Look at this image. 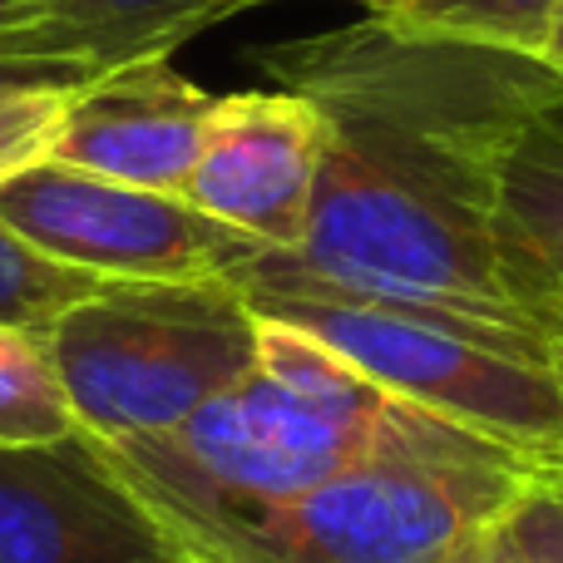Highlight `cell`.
Here are the masks:
<instances>
[{"mask_svg":"<svg viewBox=\"0 0 563 563\" xmlns=\"http://www.w3.org/2000/svg\"><path fill=\"white\" fill-rule=\"evenodd\" d=\"M253 65L321 124L307 233L282 253L291 267L563 346V287L499 213L515 134L563 104L534 55L356 20L263 45Z\"/></svg>","mask_w":563,"mask_h":563,"instance_id":"6da1fadb","label":"cell"},{"mask_svg":"<svg viewBox=\"0 0 563 563\" xmlns=\"http://www.w3.org/2000/svg\"><path fill=\"white\" fill-rule=\"evenodd\" d=\"M228 282L257 317L307 331L386 396L519 450L539 470L563 460L559 341L361 297L291 267L273 247L253 253Z\"/></svg>","mask_w":563,"mask_h":563,"instance_id":"7a4b0ae2","label":"cell"},{"mask_svg":"<svg viewBox=\"0 0 563 563\" xmlns=\"http://www.w3.org/2000/svg\"><path fill=\"white\" fill-rule=\"evenodd\" d=\"M489 445L495 440L470 435L386 390H371L356 406H327L253 366V376L208 400L184 426L164 435L114 440L104 450L119 475L144 495V505L164 519V529H174L223 509L277 505L361 460L396 450L470 455Z\"/></svg>","mask_w":563,"mask_h":563,"instance_id":"3957f363","label":"cell"},{"mask_svg":"<svg viewBox=\"0 0 563 563\" xmlns=\"http://www.w3.org/2000/svg\"><path fill=\"white\" fill-rule=\"evenodd\" d=\"M539 479V460L489 445L470 455H376L277 505L174 525L203 563H460Z\"/></svg>","mask_w":563,"mask_h":563,"instance_id":"277c9868","label":"cell"},{"mask_svg":"<svg viewBox=\"0 0 563 563\" xmlns=\"http://www.w3.org/2000/svg\"><path fill=\"white\" fill-rule=\"evenodd\" d=\"M45 351L85 435H164L257 366V317L233 282H99Z\"/></svg>","mask_w":563,"mask_h":563,"instance_id":"5b68a950","label":"cell"},{"mask_svg":"<svg viewBox=\"0 0 563 563\" xmlns=\"http://www.w3.org/2000/svg\"><path fill=\"white\" fill-rule=\"evenodd\" d=\"M0 223L49 263L104 282H228L263 253L188 198L114 184L55 158L0 188Z\"/></svg>","mask_w":563,"mask_h":563,"instance_id":"8992f818","label":"cell"},{"mask_svg":"<svg viewBox=\"0 0 563 563\" xmlns=\"http://www.w3.org/2000/svg\"><path fill=\"white\" fill-rule=\"evenodd\" d=\"M184 549L85 430L0 450V563H174Z\"/></svg>","mask_w":563,"mask_h":563,"instance_id":"52a82bcc","label":"cell"},{"mask_svg":"<svg viewBox=\"0 0 563 563\" xmlns=\"http://www.w3.org/2000/svg\"><path fill=\"white\" fill-rule=\"evenodd\" d=\"M317 148L321 124L307 99L287 89L223 95L184 198L257 247L291 253L307 233Z\"/></svg>","mask_w":563,"mask_h":563,"instance_id":"ba28073f","label":"cell"},{"mask_svg":"<svg viewBox=\"0 0 563 563\" xmlns=\"http://www.w3.org/2000/svg\"><path fill=\"white\" fill-rule=\"evenodd\" d=\"M218 99L174 69V59H148L95 75L69 99L55 139V164L114 178V184L178 194L208 144Z\"/></svg>","mask_w":563,"mask_h":563,"instance_id":"9c48e42d","label":"cell"},{"mask_svg":"<svg viewBox=\"0 0 563 563\" xmlns=\"http://www.w3.org/2000/svg\"><path fill=\"white\" fill-rule=\"evenodd\" d=\"M277 0H55L35 30L20 35L30 65L95 79L124 65L174 59L194 35Z\"/></svg>","mask_w":563,"mask_h":563,"instance_id":"30bf717a","label":"cell"},{"mask_svg":"<svg viewBox=\"0 0 563 563\" xmlns=\"http://www.w3.org/2000/svg\"><path fill=\"white\" fill-rule=\"evenodd\" d=\"M499 213L563 287V104L515 134L499 168Z\"/></svg>","mask_w":563,"mask_h":563,"instance_id":"8fae6325","label":"cell"},{"mask_svg":"<svg viewBox=\"0 0 563 563\" xmlns=\"http://www.w3.org/2000/svg\"><path fill=\"white\" fill-rule=\"evenodd\" d=\"M351 5H361L366 20L400 30V35L534 55L559 0H351Z\"/></svg>","mask_w":563,"mask_h":563,"instance_id":"7c38bea8","label":"cell"},{"mask_svg":"<svg viewBox=\"0 0 563 563\" xmlns=\"http://www.w3.org/2000/svg\"><path fill=\"white\" fill-rule=\"evenodd\" d=\"M79 85L85 79L65 75V69H0V188L55 154L59 124H65Z\"/></svg>","mask_w":563,"mask_h":563,"instance_id":"4fadbf2b","label":"cell"},{"mask_svg":"<svg viewBox=\"0 0 563 563\" xmlns=\"http://www.w3.org/2000/svg\"><path fill=\"white\" fill-rule=\"evenodd\" d=\"M69 430L79 426L65 406L55 366H49L45 336L0 327V450L55 440Z\"/></svg>","mask_w":563,"mask_h":563,"instance_id":"5bb4252c","label":"cell"},{"mask_svg":"<svg viewBox=\"0 0 563 563\" xmlns=\"http://www.w3.org/2000/svg\"><path fill=\"white\" fill-rule=\"evenodd\" d=\"M99 282L104 277L49 263L45 253H35L25 238H15L0 223V327L45 336L59 311H69L79 297H89Z\"/></svg>","mask_w":563,"mask_h":563,"instance_id":"9a60e30c","label":"cell"},{"mask_svg":"<svg viewBox=\"0 0 563 563\" xmlns=\"http://www.w3.org/2000/svg\"><path fill=\"white\" fill-rule=\"evenodd\" d=\"M495 529L519 563H563V495L544 479H534Z\"/></svg>","mask_w":563,"mask_h":563,"instance_id":"2e32d148","label":"cell"},{"mask_svg":"<svg viewBox=\"0 0 563 563\" xmlns=\"http://www.w3.org/2000/svg\"><path fill=\"white\" fill-rule=\"evenodd\" d=\"M45 15H49L45 0H0V65H30L20 55V35L35 30ZM35 69H49V65H35Z\"/></svg>","mask_w":563,"mask_h":563,"instance_id":"e0dca14e","label":"cell"},{"mask_svg":"<svg viewBox=\"0 0 563 563\" xmlns=\"http://www.w3.org/2000/svg\"><path fill=\"white\" fill-rule=\"evenodd\" d=\"M534 59H539V65H544V69H549V75H554V79H559V89H563V0H559L554 20H549L544 40H539Z\"/></svg>","mask_w":563,"mask_h":563,"instance_id":"ac0fdd59","label":"cell"},{"mask_svg":"<svg viewBox=\"0 0 563 563\" xmlns=\"http://www.w3.org/2000/svg\"><path fill=\"white\" fill-rule=\"evenodd\" d=\"M460 563H519V559L505 549V539H499V529H489V534L479 539V544L470 549V554L460 559Z\"/></svg>","mask_w":563,"mask_h":563,"instance_id":"d6986e66","label":"cell"},{"mask_svg":"<svg viewBox=\"0 0 563 563\" xmlns=\"http://www.w3.org/2000/svg\"><path fill=\"white\" fill-rule=\"evenodd\" d=\"M539 479H544V485H554L559 495H563V460H554V465H544V470H539Z\"/></svg>","mask_w":563,"mask_h":563,"instance_id":"ffe728a7","label":"cell"},{"mask_svg":"<svg viewBox=\"0 0 563 563\" xmlns=\"http://www.w3.org/2000/svg\"><path fill=\"white\" fill-rule=\"evenodd\" d=\"M174 563H203V559H188V554H178V559H174Z\"/></svg>","mask_w":563,"mask_h":563,"instance_id":"44dd1931","label":"cell"},{"mask_svg":"<svg viewBox=\"0 0 563 563\" xmlns=\"http://www.w3.org/2000/svg\"><path fill=\"white\" fill-rule=\"evenodd\" d=\"M0 69H10V65H0ZM30 69H35V65H30Z\"/></svg>","mask_w":563,"mask_h":563,"instance_id":"7402d4cb","label":"cell"},{"mask_svg":"<svg viewBox=\"0 0 563 563\" xmlns=\"http://www.w3.org/2000/svg\"><path fill=\"white\" fill-rule=\"evenodd\" d=\"M559 366H563V351H559Z\"/></svg>","mask_w":563,"mask_h":563,"instance_id":"603a6c76","label":"cell"},{"mask_svg":"<svg viewBox=\"0 0 563 563\" xmlns=\"http://www.w3.org/2000/svg\"><path fill=\"white\" fill-rule=\"evenodd\" d=\"M45 5H55V0H45Z\"/></svg>","mask_w":563,"mask_h":563,"instance_id":"cb8c5ba5","label":"cell"}]
</instances>
